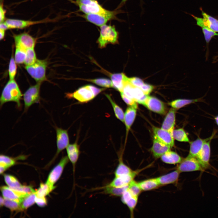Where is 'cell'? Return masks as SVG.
I'll return each instance as SVG.
<instances>
[{
	"mask_svg": "<svg viewBox=\"0 0 218 218\" xmlns=\"http://www.w3.org/2000/svg\"><path fill=\"white\" fill-rule=\"evenodd\" d=\"M23 96L16 82L14 80H10L2 91L0 98V107L8 102L16 103L18 109H21V101Z\"/></svg>",
	"mask_w": 218,
	"mask_h": 218,
	"instance_id": "cell-1",
	"label": "cell"
},
{
	"mask_svg": "<svg viewBox=\"0 0 218 218\" xmlns=\"http://www.w3.org/2000/svg\"><path fill=\"white\" fill-rule=\"evenodd\" d=\"M105 89L91 85H86L79 88L73 93H66L65 97L68 99H74L79 103H86L93 99Z\"/></svg>",
	"mask_w": 218,
	"mask_h": 218,
	"instance_id": "cell-2",
	"label": "cell"
},
{
	"mask_svg": "<svg viewBox=\"0 0 218 218\" xmlns=\"http://www.w3.org/2000/svg\"><path fill=\"white\" fill-rule=\"evenodd\" d=\"M100 27V35L97 41L100 48H105L109 44L118 43L119 34L114 25L106 24Z\"/></svg>",
	"mask_w": 218,
	"mask_h": 218,
	"instance_id": "cell-3",
	"label": "cell"
},
{
	"mask_svg": "<svg viewBox=\"0 0 218 218\" xmlns=\"http://www.w3.org/2000/svg\"><path fill=\"white\" fill-rule=\"evenodd\" d=\"M80 10L85 14H98L107 15L112 11L103 8L96 0H76Z\"/></svg>",
	"mask_w": 218,
	"mask_h": 218,
	"instance_id": "cell-4",
	"label": "cell"
},
{
	"mask_svg": "<svg viewBox=\"0 0 218 218\" xmlns=\"http://www.w3.org/2000/svg\"><path fill=\"white\" fill-rule=\"evenodd\" d=\"M47 62L44 60L37 59L33 64L26 66L25 68L28 73L38 82L45 80Z\"/></svg>",
	"mask_w": 218,
	"mask_h": 218,
	"instance_id": "cell-5",
	"label": "cell"
},
{
	"mask_svg": "<svg viewBox=\"0 0 218 218\" xmlns=\"http://www.w3.org/2000/svg\"><path fill=\"white\" fill-rule=\"evenodd\" d=\"M41 82H38L35 85L30 86L23 95L24 104V111L26 112L28 108L35 103L40 102V88Z\"/></svg>",
	"mask_w": 218,
	"mask_h": 218,
	"instance_id": "cell-6",
	"label": "cell"
},
{
	"mask_svg": "<svg viewBox=\"0 0 218 218\" xmlns=\"http://www.w3.org/2000/svg\"><path fill=\"white\" fill-rule=\"evenodd\" d=\"M69 160L67 156L62 157L59 163L49 173L46 183L52 190L54 189V184L60 178L65 167Z\"/></svg>",
	"mask_w": 218,
	"mask_h": 218,
	"instance_id": "cell-7",
	"label": "cell"
},
{
	"mask_svg": "<svg viewBox=\"0 0 218 218\" xmlns=\"http://www.w3.org/2000/svg\"><path fill=\"white\" fill-rule=\"evenodd\" d=\"M177 169L181 173L197 171H203L199 161L196 157L188 155L183 158L179 164Z\"/></svg>",
	"mask_w": 218,
	"mask_h": 218,
	"instance_id": "cell-8",
	"label": "cell"
},
{
	"mask_svg": "<svg viewBox=\"0 0 218 218\" xmlns=\"http://www.w3.org/2000/svg\"><path fill=\"white\" fill-rule=\"evenodd\" d=\"M51 21L52 19L48 18L37 21L8 18L6 19L5 22L8 29H22L34 25L50 22Z\"/></svg>",
	"mask_w": 218,
	"mask_h": 218,
	"instance_id": "cell-9",
	"label": "cell"
},
{
	"mask_svg": "<svg viewBox=\"0 0 218 218\" xmlns=\"http://www.w3.org/2000/svg\"><path fill=\"white\" fill-rule=\"evenodd\" d=\"M117 13L116 11H112L110 13L104 15L98 14H85L83 17L88 21L101 27L106 24L111 20L114 19Z\"/></svg>",
	"mask_w": 218,
	"mask_h": 218,
	"instance_id": "cell-10",
	"label": "cell"
},
{
	"mask_svg": "<svg viewBox=\"0 0 218 218\" xmlns=\"http://www.w3.org/2000/svg\"><path fill=\"white\" fill-rule=\"evenodd\" d=\"M14 38L15 47L26 50L27 49L34 48L36 39L27 32L14 35Z\"/></svg>",
	"mask_w": 218,
	"mask_h": 218,
	"instance_id": "cell-11",
	"label": "cell"
},
{
	"mask_svg": "<svg viewBox=\"0 0 218 218\" xmlns=\"http://www.w3.org/2000/svg\"><path fill=\"white\" fill-rule=\"evenodd\" d=\"M56 132L57 151L54 160L62 150L66 148L69 144V139L68 130L55 127Z\"/></svg>",
	"mask_w": 218,
	"mask_h": 218,
	"instance_id": "cell-12",
	"label": "cell"
},
{
	"mask_svg": "<svg viewBox=\"0 0 218 218\" xmlns=\"http://www.w3.org/2000/svg\"><path fill=\"white\" fill-rule=\"evenodd\" d=\"M201 12L203 18L191 15L196 21L197 25L201 27H207L216 32H218V20L202 10Z\"/></svg>",
	"mask_w": 218,
	"mask_h": 218,
	"instance_id": "cell-13",
	"label": "cell"
},
{
	"mask_svg": "<svg viewBox=\"0 0 218 218\" xmlns=\"http://www.w3.org/2000/svg\"><path fill=\"white\" fill-rule=\"evenodd\" d=\"M143 105L156 113L161 114L166 113V109L164 104L155 97L148 96Z\"/></svg>",
	"mask_w": 218,
	"mask_h": 218,
	"instance_id": "cell-14",
	"label": "cell"
},
{
	"mask_svg": "<svg viewBox=\"0 0 218 218\" xmlns=\"http://www.w3.org/2000/svg\"><path fill=\"white\" fill-rule=\"evenodd\" d=\"M212 139H210L204 143L202 149L196 157L203 170L210 167V143Z\"/></svg>",
	"mask_w": 218,
	"mask_h": 218,
	"instance_id": "cell-15",
	"label": "cell"
},
{
	"mask_svg": "<svg viewBox=\"0 0 218 218\" xmlns=\"http://www.w3.org/2000/svg\"><path fill=\"white\" fill-rule=\"evenodd\" d=\"M141 170V169H140L133 170L131 173L119 177H115L111 182L107 185L117 187L127 186L134 180L135 177Z\"/></svg>",
	"mask_w": 218,
	"mask_h": 218,
	"instance_id": "cell-16",
	"label": "cell"
},
{
	"mask_svg": "<svg viewBox=\"0 0 218 218\" xmlns=\"http://www.w3.org/2000/svg\"><path fill=\"white\" fill-rule=\"evenodd\" d=\"M153 133L157 138L171 147L174 145V139L172 134L167 130L154 126L152 128Z\"/></svg>",
	"mask_w": 218,
	"mask_h": 218,
	"instance_id": "cell-17",
	"label": "cell"
},
{
	"mask_svg": "<svg viewBox=\"0 0 218 218\" xmlns=\"http://www.w3.org/2000/svg\"><path fill=\"white\" fill-rule=\"evenodd\" d=\"M1 190L3 197L5 199L20 200L29 194L11 188L8 186L1 187Z\"/></svg>",
	"mask_w": 218,
	"mask_h": 218,
	"instance_id": "cell-18",
	"label": "cell"
},
{
	"mask_svg": "<svg viewBox=\"0 0 218 218\" xmlns=\"http://www.w3.org/2000/svg\"><path fill=\"white\" fill-rule=\"evenodd\" d=\"M138 197L134 195L128 188L121 196V201L129 209L131 216H133L134 210L137 203Z\"/></svg>",
	"mask_w": 218,
	"mask_h": 218,
	"instance_id": "cell-19",
	"label": "cell"
},
{
	"mask_svg": "<svg viewBox=\"0 0 218 218\" xmlns=\"http://www.w3.org/2000/svg\"><path fill=\"white\" fill-rule=\"evenodd\" d=\"M171 148L170 146L160 141L154 135L151 150L155 158L160 157L165 153L170 150Z\"/></svg>",
	"mask_w": 218,
	"mask_h": 218,
	"instance_id": "cell-20",
	"label": "cell"
},
{
	"mask_svg": "<svg viewBox=\"0 0 218 218\" xmlns=\"http://www.w3.org/2000/svg\"><path fill=\"white\" fill-rule=\"evenodd\" d=\"M66 148L67 156L73 166L74 173L75 166L80 154V146L77 140L73 144H69Z\"/></svg>",
	"mask_w": 218,
	"mask_h": 218,
	"instance_id": "cell-21",
	"label": "cell"
},
{
	"mask_svg": "<svg viewBox=\"0 0 218 218\" xmlns=\"http://www.w3.org/2000/svg\"><path fill=\"white\" fill-rule=\"evenodd\" d=\"M110 76L112 83L113 88L120 92H122L128 78L123 73L111 74Z\"/></svg>",
	"mask_w": 218,
	"mask_h": 218,
	"instance_id": "cell-22",
	"label": "cell"
},
{
	"mask_svg": "<svg viewBox=\"0 0 218 218\" xmlns=\"http://www.w3.org/2000/svg\"><path fill=\"white\" fill-rule=\"evenodd\" d=\"M175 122V110L174 108H171L164 118L161 128L169 132L172 135Z\"/></svg>",
	"mask_w": 218,
	"mask_h": 218,
	"instance_id": "cell-23",
	"label": "cell"
},
{
	"mask_svg": "<svg viewBox=\"0 0 218 218\" xmlns=\"http://www.w3.org/2000/svg\"><path fill=\"white\" fill-rule=\"evenodd\" d=\"M137 109L130 106L128 107L124 113V122L126 129V135L125 143L127 140L129 130L135 119Z\"/></svg>",
	"mask_w": 218,
	"mask_h": 218,
	"instance_id": "cell-24",
	"label": "cell"
},
{
	"mask_svg": "<svg viewBox=\"0 0 218 218\" xmlns=\"http://www.w3.org/2000/svg\"><path fill=\"white\" fill-rule=\"evenodd\" d=\"M214 135L213 133L210 137L205 139H202L199 137L194 141L191 142L189 155L196 157L202 149L204 143L210 139H212Z\"/></svg>",
	"mask_w": 218,
	"mask_h": 218,
	"instance_id": "cell-25",
	"label": "cell"
},
{
	"mask_svg": "<svg viewBox=\"0 0 218 218\" xmlns=\"http://www.w3.org/2000/svg\"><path fill=\"white\" fill-rule=\"evenodd\" d=\"M180 173L177 169L167 174L157 177L160 185L173 183L178 180Z\"/></svg>",
	"mask_w": 218,
	"mask_h": 218,
	"instance_id": "cell-26",
	"label": "cell"
},
{
	"mask_svg": "<svg viewBox=\"0 0 218 218\" xmlns=\"http://www.w3.org/2000/svg\"><path fill=\"white\" fill-rule=\"evenodd\" d=\"M160 158L163 162L170 164H179L183 159L177 153L170 150L163 155Z\"/></svg>",
	"mask_w": 218,
	"mask_h": 218,
	"instance_id": "cell-27",
	"label": "cell"
},
{
	"mask_svg": "<svg viewBox=\"0 0 218 218\" xmlns=\"http://www.w3.org/2000/svg\"><path fill=\"white\" fill-rule=\"evenodd\" d=\"M128 185L120 187L108 186L107 185L101 188L102 190V193L109 194L114 196H121L122 195L125 191L128 188Z\"/></svg>",
	"mask_w": 218,
	"mask_h": 218,
	"instance_id": "cell-28",
	"label": "cell"
},
{
	"mask_svg": "<svg viewBox=\"0 0 218 218\" xmlns=\"http://www.w3.org/2000/svg\"><path fill=\"white\" fill-rule=\"evenodd\" d=\"M143 191H147L157 188L160 185L157 178L147 179L138 182Z\"/></svg>",
	"mask_w": 218,
	"mask_h": 218,
	"instance_id": "cell-29",
	"label": "cell"
},
{
	"mask_svg": "<svg viewBox=\"0 0 218 218\" xmlns=\"http://www.w3.org/2000/svg\"><path fill=\"white\" fill-rule=\"evenodd\" d=\"M201 98L193 99H178L174 100L169 103V105L175 109H179L186 105L200 101Z\"/></svg>",
	"mask_w": 218,
	"mask_h": 218,
	"instance_id": "cell-30",
	"label": "cell"
},
{
	"mask_svg": "<svg viewBox=\"0 0 218 218\" xmlns=\"http://www.w3.org/2000/svg\"><path fill=\"white\" fill-rule=\"evenodd\" d=\"M133 171L124 164L121 156L119 159L118 164L114 171V176L119 177L128 174Z\"/></svg>",
	"mask_w": 218,
	"mask_h": 218,
	"instance_id": "cell-31",
	"label": "cell"
},
{
	"mask_svg": "<svg viewBox=\"0 0 218 218\" xmlns=\"http://www.w3.org/2000/svg\"><path fill=\"white\" fill-rule=\"evenodd\" d=\"M105 95L110 101L116 117L121 122L124 123V113L122 109L115 103L109 95L105 94Z\"/></svg>",
	"mask_w": 218,
	"mask_h": 218,
	"instance_id": "cell-32",
	"label": "cell"
},
{
	"mask_svg": "<svg viewBox=\"0 0 218 218\" xmlns=\"http://www.w3.org/2000/svg\"><path fill=\"white\" fill-rule=\"evenodd\" d=\"M5 182L9 187L20 191L23 185L14 176L8 174L4 175Z\"/></svg>",
	"mask_w": 218,
	"mask_h": 218,
	"instance_id": "cell-33",
	"label": "cell"
},
{
	"mask_svg": "<svg viewBox=\"0 0 218 218\" xmlns=\"http://www.w3.org/2000/svg\"><path fill=\"white\" fill-rule=\"evenodd\" d=\"M148 96L140 88L134 86L132 91L133 99L136 102L143 104Z\"/></svg>",
	"mask_w": 218,
	"mask_h": 218,
	"instance_id": "cell-34",
	"label": "cell"
},
{
	"mask_svg": "<svg viewBox=\"0 0 218 218\" xmlns=\"http://www.w3.org/2000/svg\"><path fill=\"white\" fill-rule=\"evenodd\" d=\"M36 195L35 192L31 193L23 198L21 203V210L27 209L35 203Z\"/></svg>",
	"mask_w": 218,
	"mask_h": 218,
	"instance_id": "cell-35",
	"label": "cell"
},
{
	"mask_svg": "<svg viewBox=\"0 0 218 218\" xmlns=\"http://www.w3.org/2000/svg\"><path fill=\"white\" fill-rule=\"evenodd\" d=\"M172 136L174 139L179 141L188 142L190 141L186 132L182 128L174 130Z\"/></svg>",
	"mask_w": 218,
	"mask_h": 218,
	"instance_id": "cell-36",
	"label": "cell"
},
{
	"mask_svg": "<svg viewBox=\"0 0 218 218\" xmlns=\"http://www.w3.org/2000/svg\"><path fill=\"white\" fill-rule=\"evenodd\" d=\"M105 88H113L111 80L104 78H100L85 80Z\"/></svg>",
	"mask_w": 218,
	"mask_h": 218,
	"instance_id": "cell-37",
	"label": "cell"
},
{
	"mask_svg": "<svg viewBox=\"0 0 218 218\" xmlns=\"http://www.w3.org/2000/svg\"><path fill=\"white\" fill-rule=\"evenodd\" d=\"M20 200H9L4 199V205L9 209L12 211L20 210Z\"/></svg>",
	"mask_w": 218,
	"mask_h": 218,
	"instance_id": "cell-38",
	"label": "cell"
},
{
	"mask_svg": "<svg viewBox=\"0 0 218 218\" xmlns=\"http://www.w3.org/2000/svg\"><path fill=\"white\" fill-rule=\"evenodd\" d=\"M37 60L34 48L27 49L26 51V57L24 63L26 66L33 64Z\"/></svg>",
	"mask_w": 218,
	"mask_h": 218,
	"instance_id": "cell-39",
	"label": "cell"
},
{
	"mask_svg": "<svg viewBox=\"0 0 218 218\" xmlns=\"http://www.w3.org/2000/svg\"><path fill=\"white\" fill-rule=\"evenodd\" d=\"M26 51L16 47L14 59L17 64L24 63L26 57Z\"/></svg>",
	"mask_w": 218,
	"mask_h": 218,
	"instance_id": "cell-40",
	"label": "cell"
},
{
	"mask_svg": "<svg viewBox=\"0 0 218 218\" xmlns=\"http://www.w3.org/2000/svg\"><path fill=\"white\" fill-rule=\"evenodd\" d=\"M52 190L49 186L46 183L40 184L39 188L35 192L36 196L39 197H45Z\"/></svg>",
	"mask_w": 218,
	"mask_h": 218,
	"instance_id": "cell-41",
	"label": "cell"
},
{
	"mask_svg": "<svg viewBox=\"0 0 218 218\" xmlns=\"http://www.w3.org/2000/svg\"><path fill=\"white\" fill-rule=\"evenodd\" d=\"M15 163V160L12 158L5 155H1L0 165L3 166L8 169L14 165Z\"/></svg>",
	"mask_w": 218,
	"mask_h": 218,
	"instance_id": "cell-42",
	"label": "cell"
},
{
	"mask_svg": "<svg viewBox=\"0 0 218 218\" xmlns=\"http://www.w3.org/2000/svg\"><path fill=\"white\" fill-rule=\"evenodd\" d=\"M16 62L13 56H12L9 63L8 74L10 80H14L17 72Z\"/></svg>",
	"mask_w": 218,
	"mask_h": 218,
	"instance_id": "cell-43",
	"label": "cell"
},
{
	"mask_svg": "<svg viewBox=\"0 0 218 218\" xmlns=\"http://www.w3.org/2000/svg\"><path fill=\"white\" fill-rule=\"evenodd\" d=\"M205 39L206 43H209L212 38L215 36H218V34L210 28L206 27H201Z\"/></svg>",
	"mask_w": 218,
	"mask_h": 218,
	"instance_id": "cell-44",
	"label": "cell"
},
{
	"mask_svg": "<svg viewBox=\"0 0 218 218\" xmlns=\"http://www.w3.org/2000/svg\"><path fill=\"white\" fill-rule=\"evenodd\" d=\"M128 189L135 195L138 196L142 191L139 185L138 182L134 180L128 185Z\"/></svg>",
	"mask_w": 218,
	"mask_h": 218,
	"instance_id": "cell-45",
	"label": "cell"
},
{
	"mask_svg": "<svg viewBox=\"0 0 218 218\" xmlns=\"http://www.w3.org/2000/svg\"><path fill=\"white\" fill-rule=\"evenodd\" d=\"M120 94L122 99L127 105L136 109L137 108V102L135 100L128 97L122 93Z\"/></svg>",
	"mask_w": 218,
	"mask_h": 218,
	"instance_id": "cell-46",
	"label": "cell"
},
{
	"mask_svg": "<svg viewBox=\"0 0 218 218\" xmlns=\"http://www.w3.org/2000/svg\"><path fill=\"white\" fill-rule=\"evenodd\" d=\"M129 81L133 86L140 88L144 84L143 80L137 77L129 78Z\"/></svg>",
	"mask_w": 218,
	"mask_h": 218,
	"instance_id": "cell-47",
	"label": "cell"
},
{
	"mask_svg": "<svg viewBox=\"0 0 218 218\" xmlns=\"http://www.w3.org/2000/svg\"><path fill=\"white\" fill-rule=\"evenodd\" d=\"M140 88L145 94L148 95L152 91L153 87L152 85L144 83Z\"/></svg>",
	"mask_w": 218,
	"mask_h": 218,
	"instance_id": "cell-48",
	"label": "cell"
},
{
	"mask_svg": "<svg viewBox=\"0 0 218 218\" xmlns=\"http://www.w3.org/2000/svg\"><path fill=\"white\" fill-rule=\"evenodd\" d=\"M35 203L38 206L42 207L46 205L47 200L45 197H39L36 196Z\"/></svg>",
	"mask_w": 218,
	"mask_h": 218,
	"instance_id": "cell-49",
	"label": "cell"
},
{
	"mask_svg": "<svg viewBox=\"0 0 218 218\" xmlns=\"http://www.w3.org/2000/svg\"><path fill=\"white\" fill-rule=\"evenodd\" d=\"M6 11L3 6V3H0V22H4L5 20Z\"/></svg>",
	"mask_w": 218,
	"mask_h": 218,
	"instance_id": "cell-50",
	"label": "cell"
},
{
	"mask_svg": "<svg viewBox=\"0 0 218 218\" xmlns=\"http://www.w3.org/2000/svg\"><path fill=\"white\" fill-rule=\"evenodd\" d=\"M0 29L6 30L8 29V26L5 22L0 23Z\"/></svg>",
	"mask_w": 218,
	"mask_h": 218,
	"instance_id": "cell-51",
	"label": "cell"
},
{
	"mask_svg": "<svg viewBox=\"0 0 218 218\" xmlns=\"http://www.w3.org/2000/svg\"><path fill=\"white\" fill-rule=\"evenodd\" d=\"M5 30L0 29V39L2 40L4 38L5 35Z\"/></svg>",
	"mask_w": 218,
	"mask_h": 218,
	"instance_id": "cell-52",
	"label": "cell"
},
{
	"mask_svg": "<svg viewBox=\"0 0 218 218\" xmlns=\"http://www.w3.org/2000/svg\"><path fill=\"white\" fill-rule=\"evenodd\" d=\"M4 198L1 197L0 199V206H2L4 205Z\"/></svg>",
	"mask_w": 218,
	"mask_h": 218,
	"instance_id": "cell-53",
	"label": "cell"
},
{
	"mask_svg": "<svg viewBox=\"0 0 218 218\" xmlns=\"http://www.w3.org/2000/svg\"><path fill=\"white\" fill-rule=\"evenodd\" d=\"M127 0H122L121 4V5L124 4V3H125L126 2Z\"/></svg>",
	"mask_w": 218,
	"mask_h": 218,
	"instance_id": "cell-54",
	"label": "cell"
},
{
	"mask_svg": "<svg viewBox=\"0 0 218 218\" xmlns=\"http://www.w3.org/2000/svg\"><path fill=\"white\" fill-rule=\"evenodd\" d=\"M215 120L217 124L218 125V116L215 118Z\"/></svg>",
	"mask_w": 218,
	"mask_h": 218,
	"instance_id": "cell-55",
	"label": "cell"
},
{
	"mask_svg": "<svg viewBox=\"0 0 218 218\" xmlns=\"http://www.w3.org/2000/svg\"><path fill=\"white\" fill-rule=\"evenodd\" d=\"M4 0H0V3H3Z\"/></svg>",
	"mask_w": 218,
	"mask_h": 218,
	"instance_id": "cell-56",
	"label": "cell"
},
{
	"mask_svg": "<svg viewBox=\"0 0 218 218\" xmlns=\"http://www.w3.org/2000/svg\"><path fill=\"white\" fill-rule=\"evenodd\" d=\"M28 0H26V1H28Z\"/></svg>",
	"mask_w": 218,
	"mask_h": 218,
	"instance_id": "cell-57",
	"label": "cell"
}]
</instances>
